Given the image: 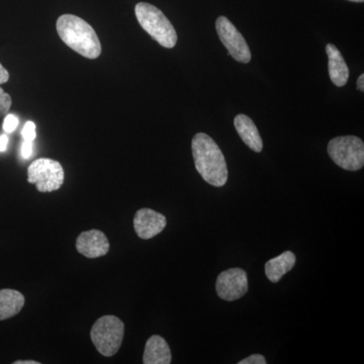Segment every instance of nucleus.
I'll return each mask as SVG.
<instances>
[{
	"mask_svg": "<svg viewBox=\"0 0 364 364\" xmlns=\"http://www.w3.org/2000/svg\"><path fill=\"white\" fill-rule=\"evenodd\" d=\"M21 135H23V140L33 141L35 140L36 136V124L33 122H26L25 127H23V131H21Z\"/></svg>",
	"mask_w": 364,
	"mask_h": 364,
	"instance_id": "nucleus-17",
	"label": "nucleus"
},
{
	"mask_svg": "<svg viewBox=\"0 0 364 364\" xmlns=\"http://www.w3.org/2000/svg\"><path fill=\"white\" fill-rule=\"evenodd\" d=\"M218 296L227 301H234L248 291V277L245 270L231 268L220 273L215 282Z\"/></svg>",
	"mask_w": 364,
	"mask_h": 364,
	"instance_id": "nucleus-8",
	"label": "nucleus"
},
{
	"mask_svg": "<svg viewBox=\"0 0 364 364\" xmlns=\"http://www.w3.org/2000/svg\"><path fill=\"white\" fill-rule=\"evenodd\" d=\"M14 364H40V363L35 360H18L14 361Z\"/></svg>",
	"mask_w": 364,
	"mask_h": 364,
	"instance_id": "nucleus-24",
	"label": "nucleus"
},
{
	"mask_svg": "<svg viewBox=\"0 0 364 364\" xmlns=\"http://www.w3.org/2000/svg\"><path fill=\"white\" fill-rule=\"evenodd\" d=\"M18 126V119L14 114H7L4 121V130L6 133H13Z\"/></svg>",
	"mask_w": 364,
	"mask_h": 364,
	"instance_id": "nucleus-18",
	"label": "nucleus"
},
{
	"mask_svg": "<svg viewBox=\"0 0 364 364\" xmlns=\"http://www.w3.org/2000/svg\"><path fill=\"white\" fill-rule=\"evenodd\" d=\"M171 360V350L165 339L159 335H153L150 337L144 351L143 363L169 364Z\"/></svg>",
	"mask_w": 364,
	"mask_h": 364,
	"instance_id": "nucleus-13",
	"label": "nucleus"
},
{
	"mask_svg": "<svg viewBox=\"0 0 364 364\" xmlns=\"http://www.w3.org/2000/svg\"><path fill=\"white\" fill-rule=\"evenodd\" d=\"M33 154V142L32 141H23L21 145V156L25 159H28Z\"/></svg>",
	"mask_w": 364,
	"mask_h": 364,
	"instance_id": "nucleus-20",
	"label": "nucleus"
},
{
	"mask_svg": "<svg viewBox=\"0 0 364 364\" xmlns=\"http://www.w3.org/2000/svg\"><path fill=\"white\" fill-rule=\"evenodd\" d=\"M239 364H267L265 358L261 354H252L249 358L243 359Z\"/></svg>",
	"mask_w": 364,
	"mask_h": 364,
	"instance_id": "nucleus-19",
	"label": "nucleus"
},
{
	"mask_svg": "<svg viewBox=\"0 0 364 364\" xmlns=\"http://www.w3.org/2000/svg\"><path fill=\"white\" fill-rule=\"evenodd\" d=\"M59 37L73 51L87 59H97L102 54V45L95 28L73 14H63L57 21Z\"/></svg>",
	"mask_w": 364,
	"mask_h": 364,
	"instance_id": "nucleus-2",
	"label": "nucleus"
},
{
	"mask_svg": "<svg viewBox=\"0 0 364 364\" xmlns=\"http://www.w3.org/2000/svg\"><path fill=\"white\" fill-rule=\"evenodd\" d=\"M326 53L329 59L328 67H329V75L332 82L338 87L346 85L350 72L341 52L337 49L336 46L328 44L326 46Z\"/></svg>",
	"mask_w": 364,
	"mask_h": 364,
	"instance_id": "nucleus-11",
	"label": "nucleus"
},
{
	"mask_svg": "<svg viewBox=\"0 0 364 364\" xmlns=\"http://www.w3.org/2000/svg\"><path fill=\"white\" fill-rule=\"evenodd\" d=\"M9 145V136L7 135L0 136V152H4Z\"/></svg>",
	"mask_w": 364,
	"mask_h": 364,
	"instance_id": "nucleus-22",
	"label": "nucleus"
},
{
	"mask_svg": "<svg viewBox=\"0 0 364 364\" xmlns=\"http://www.w3.org/2000/svg\"><path fill=\"white\" fill-rule=\"evenodd\" d=\"M328 154L335 164L348 171H358L364 165V144L355 136H342L328 144Z\"/></svg>",
	"mask_w": 364,
	"mask_h": 364,
	"instance_id": "nucleus-5",
	"label": "nucleus"
},
{
	"mask_svg": "<svg viewBox=\"0 0 364 364\" xmlns=\"http://www.w3.org/2000/svg\"><path fill=\"white\" fill-rule=\"evenodd\" d=\"M234 126L237 133L241 136L243 142L253 150L254 152L259 153L263 149L262 139L257 127L255 126L252 119L245 114H238L234 119Z\"/></svg>",
	"mask_w": 364,
	"mask_h": 364,
	"instance_id": "nucleus-12",
	"label": "nucleus"
},
{
	"mask_svg": "<svg viewBox=\"0 0 364 364\" xmlns=\"http://www.w3.org/2000/svg\"><path fill=\"white\" fill-rule=\"evenodd\" d=\"M135 14L143 30L158 44L167 49L176 47V28L159 9L147 2H139L135 7Z\"/></svg>",
	"mask_w": 364,
	"mask_h": 364,
	"instance_id": "nucleus-3",
	"label": "nucleus"
},
{
	"mask_svg": "<svg viewBox=\"0 0 364 364\" xmlns=\"http://www.w3.org/2000/svg\"><path fill=\"white\" fill-rule=\"evenodd\" d=\"M11 104H13V100H11V95H7L0 87V117L7 114V112L11 109Z\"/></svg>",
	"mask_w": 364,
	"mask_h": 364,
	"instance_id": "nucleus-16",
	"label": "nucleus"
},
{
	"mask_svg": "<svg viewBox=\"0 0 364 364\" xmlns=\"http://www.w3.org/2000/svg\"><path fill=\"white\" fill-rule=\"evenodd\" d=\"M25 306V296L14 289H0V321L18 315Z\"/></svg>",
	"mask_w": 364,
	"mask_h": 364,
	"instance_id": "nucleus-15",
	"label": "nucleus"
},
{
	"mask_svg": "<svg viewBox=\"0 0 364 364\" xmlns=\"http://www.w3.org/2000/svg\"><path fill=\"white\" fill-rule=\"evenodd\" d=\"M167 220L164 215L151 208H141L134 218V228L139 238L148 240L161 233L166 228Z\"/></svg>",
	"mask_w": 364,
	"mask_h": 364,
	"instance_id": "nucleus-9",
	"label": "nucleus"
},
{
	"mask_svg": "<svg viewBox=\"0 0 364 364\" xmlns=\"http://www.w3.org/2000/svg\"><path fill=\"white\" fill-rule=\"evenodd\" d=\"M348 1H352V2H363L364 0H348Z\"/></svg>",
	"mask_w": 364,
	"mask_h": 364,
	"instance_id": "nucleus-25",
	"label": "nucleus"
},
{
	"mask_svg": "<svg viewBox=\"0 0 364 364\" xmlns=\"http://www.w3.org/2000/svg\"><path fill=\"white\" fill-rule=\"evenodd\" d=\"M9 79V71L4 68V66L0 64V85H4V83H6Z\"/></svg>",
	"mask_w": 364,
	"mask_h": 364,
	"instance_id": "nucleus-21",
	"label": "nucleus"
},
{
	"mask_svg": "<svg viewBox=\"0 0 364 364\" xmlns=\"http://www.w3.org/2000/svg\"><path fill=\"white\" fill-rule=\"evenodd\" d=\"M196 171L203 181L215 188H222L228 181L226 159L218 144L205 133H198L191 142Z\"/></svg>",
	"mask_w": 364,
	"mask_h": 364,
	"instance_id": "nucleus-1",
	"label": "nucleus"
},
{
	"mask_svg": "<svg viewBox=\"0 0 364 364\" xmlns=\"http://www.w3.org/2000/svg\"><path fill=\"white\" fill-rule=\"evenodd\" d=\"M76 249L87 258H97L107 255L109 251V242L100 230H90L79 235Z\"/></svg>",
	"mask_w": 364,
	"mask_h": 364,
	"instance_id": "nucleus-10",
	"label": "nucleus"
},
{
	"mask_svg": "<svg viewBox=\"0 0 364 364\" xmlns=\"http://www.w3.org/2000/svg\"><path fill=\"white\" fill-rule=\"evenodd\" d=\"M28 181L36 184L40 193L58 191L64 182V170L56 160L40 158L28 168Z\"/></svg>",
	"mask_w": 364,
	"mask_h": 364,
	"instance_id": "nucleus-6",
	"label": "nucleus"
},
{
	"mask_svg": "<svg viewBox=\"0 0 364 364\" xmlns=\"http://www.w3.org/2000/svg\"><path fill=\"white\" fill-rule=\"evenodd\" d=\"M124 334V323L114 316H104L98 318L90 331L95 348L107 358L114 356L121 348Z\"/></svg>",
	"mask_w": 364,
	"mask_h": 364,
	"instance_id": "nucleus-4",
	"label": "nucleus"
},
{
	"mask_svg": "<svg viewBox=\"0 0 364 364\" xmlns=\"http://www.w3.org/2000/svg\"><path fill=\"white\" fill-rule=\"evenodd\" d=\"M215 30L228 53L236 61L247 64L251 61V52L247 42L236 26L226 16H219L215 21Z\"/></svg>",
	"mask_w": 364,
	"mask_h": 364,
	"instance_id": "nucleus-7",
	"label": "nucleus"
},
{
	"mask_svg": "<svg viewBox=\"0 0 364 364\" xmlns=\"http://www.w3.org/2000/svg\"><path fill=\"white\" fill-rule=\"evenodd\" d=\"M296 257L291 251L280 254L277 257L267 261L265 264V274L272 282H279L282 277L293 269Z\"/></svg>",
	"mask_w": 364,
	"mask_h": 364,
	"instance_id": "nucleus-14",
	"label": "nucleus"
},
{
	"mask_svg": "<svg viewBox=\"0 0 364 364\" xmlns=\"http://www.w3.org/2000/svg\"><path fill=\"white\" fill-rule=\"evenodd\" d=\"M358 90L359 91L364 90V74H361L360 76L358 78Z\"/></svg>",
	"mask_w": 364,
	"mask_h": 364,
	"instance_id": "nucleus-23",
	"label": "nucleus"
}]
</instances>
